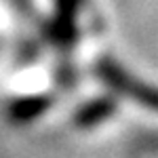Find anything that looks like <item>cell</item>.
<instances>
[{
  "label": "cell",
  "instance_id": "obj_1",
  "mask_svg": "<svg viewBox=\"0 0 158 158\" xmlns=\"http://www.w3.org/2000/svg\"><path fill=\"white\" fill-rule=\"evenodd\" d=\"M97 74L101 76V80L118 95L133 99L137 103L146 106V108L158 110V89L152 85L141 82L139 78H135L127 72L124 68H120L116 61L112 59H101L97 61Z\"/></svg>",
  "mask_w": 158,
  "mask_h": 158
},
{
  "label": "cell",
  "instance_id": "obj_2",
  "mask_svg": "<svg viewBox=\"0 0 158 158\" xmlns=\"http://www.w3.org/2000/svg\"><path fill=\"white\" fill-rule=\"evenodd\" d=\"M82 0H55V17L47 23V38L59 47H70L76 38V13Z\"/></svg>",
  "mask_w": 158,
  "mask_h": 158
},
{
  "label": "cell",
  "instance_id": "obj_4",
  "mask_svg": "<svg viewBox=\"0 0 158 158\" xmlns=\"http://www.w3.org/2000/svg\"><path fill=\"white\" fill-rule=\"evenodd\" d=\"M114 108H116V103L108 97L93 99V101H89V103H85V106H80V108L76 110L74 122H76V127H80V129L95 127L99 122L108 120L110 116L114 114Z\"/></svg>",
  "mask_w": 158,
  "mask_h": 158
},
{
  "label": "cell",
  "instance_id": "obj_3",
  "mask_svg": "<svg viewBox=\"0 0 158 158\" xmlns=\"http://www.w3.org/2000/svg\"><path fill=\"white\" fill-rule=\"evenodd\" d=\"M51 106H53L51 95H23V97H17L9 103L6 116L15 124H25V122L40 118Z\"/></svg>",
  "mask_w": 158,
  "mask_h": 158
}]
</instances>
